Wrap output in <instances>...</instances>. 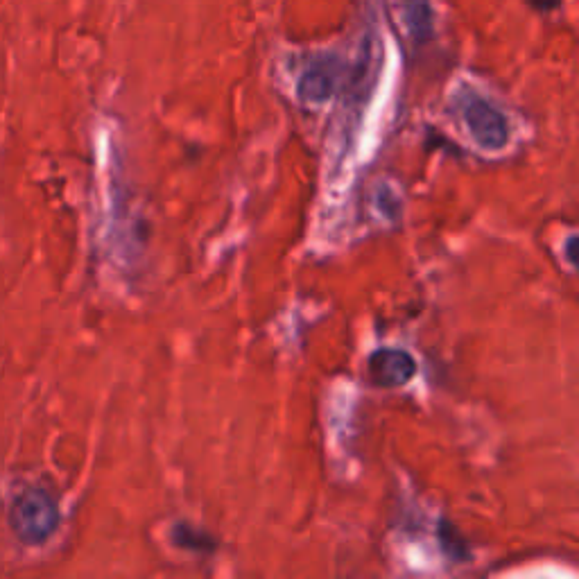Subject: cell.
I'll list each match as a JSON object with an SVG mask.
<instances>
[{
	"label": "cell",
	"mask_w": 579,
	"mask_h": 579,
	"mask_svg": "<svg viewBox=\"0 0 579 579\" xmlns=\"http://www.w3.org/2000/svg\"><path fill=\"white\" fill-rule=\"evenodd\" d=\"M10 523L16 537L30 546L48 541L59 525V509L50 494L41 489H28L14 500Z\"/></svg>",
	"instance_id": "6da1fadb"
},
{
	"label": "cell",
	"mask_w": 579,
	"mask_h": 579,
	"mask_svg": "<svg viewBox=\"0 0 579 579\" xmlns=\"http://www.w3.org/2000/svg\"><path fill=\"white\" fill-rule=\"evenodd\" d=\"M464 123L469 127L473 141L485 150H503L509 141L507 118L489 102L473 98L464 107Z\"/></svg>",
	"instance_id": "7a4b0ae2"
},
{
	"label": "cell",
	"mask_w": 579,
	"mask_h": 579,
	"mask_svg": "<svg viewBox=\"0 0 579 579\" xmlns=\"http://www.w3.org/2000/svg\"><path fill=\"white\" fill-rule=\"evenodd\" d=\"M417 374V360L403 349H378L369 356V376L378 387L408 385Z\"/></svg>",
	"instance_id": "3957f363"
},
{
	"label": "cell",
	"mask_w": 579,
	"mask_h": 579,
	"mask_svg": "<svg viewBox=\"0 0 579 579\" xmlns=\"http://www.w3.org/2000/svg\"><path fill=\"white\" fill-rule=\"evenodd\" d=\"M333 93V75L326 71V68H319V71H310L304 75V80L299 84V95L306 102H326Z\"/></svg>",
	"instance_id": "277c9868"
},
{
	"label": "cell",
	"mask_w": 579,
	"mask_h": 579,
	"mask_svg": "<svg viewBox=\"0 0 579 579\" xmlns=\"http://www.w3.org/2000/svg\"><path fill=\"white\" fill-rule=\"evenodd\" d=\"M172 543H177L179 548L186 550H213L215 541L209 537V534L202 530H195L188 523H177L172 527Z\"/></svg>",
	"instance_id": "5b68a950"
},
{
	"label": "cell",
	"mask_w": 579,
	"mask_h": 579,
	"mask_svg": "<svg viewBox=\"0 0 579 579\" xmlns=\"http://www.w3.org/2000/svg\"><path fill=\"white\" fill-rule=\"evenodd\" d=\"M573 245H575V238H568V252H566V256H568V261H570V263H575V254H573Z\"/></svg>",
	"instance_id": "8992f818"
}]
</instances>
